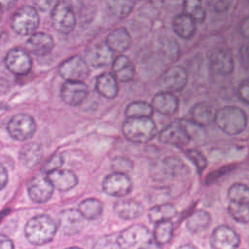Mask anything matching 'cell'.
Returning <instances> with one entry per match:
<instances>
[{"label": "cell", "instance_id": "obj_4", "mask_svg": "<svg viewBox=\"0 0 249 249\" xmlns=\"http://www.w3.org/2000/svg\"><path fill=\"white\" fill-rule=\"evenodd\" d=\"M119 248H143L152 242V233L146 226L131 225L117 234Z\"/></svg>", "mask_w": 249, "mask_h": 249}, {"label": "cell", "instance_id": "obj_47", "mask_svg": "<svg viewBox=\"0 0 249 249\" xmlns=\"http://www.w3.org/2000/svg\"><path fill=\"white\" fill-rule=\"evenodd\" d=\"M8 183V172L5 166L0 162V190H2Z\"/></svg>", "mask_w": 249, "mask_h": 249}, {"label": "cell", "instance_id": "obj_6", "mask_svg": "<svg viewBox=\"0 0 249 249\" xmlns=\"http://www.w3.org/2000/svg\"><path fill=\"white\" fill-rule=\"evenodd\" d=\"M39 15L32 6H22L14 15L12 28L19 35H31L39 26Z\"/></svg>", "mask_w": 249, "mask_h": 249}, {"label": "cell", "instance_id": "obj_49", "mask_svg": "<svg viewBox=\"0 0 249 249\" xmlns=\"http://www.w3.org/2000/svg\"><path fill=\"white\" fill-rule=\"evenodd\" d=\"M245 48H243L240 52V58L242 62H249V46H244Z\"/></svg>", "mask_w": 249, "mask_h": 249}, {"label": "cell", "instance_id": "obj_28", "mask_svg": "<svg viewBox=\"0 0 249 249\" xmlns=\"http://www.w3.org/2000/svg\"><path fill=\"white\" fill-rule=\"evenodd\" d=\"M196 22L185 13L177 15L172 20V29L180 38L189 40L193 38L196 29Z\"/></svg>", "mask_w": 249, "mask_h": 249}, {"label": "cell", "instance_id": "obj_16", "mask_svg": "<svg viewBox=\"0 0 249 249\" xmlns=\"http://www.w3.org/2000/svg\"><path fill=\"white\" fill-rule=\"evenodd\" d=\"M88 86L82 81H66L60 89L62 100L71 106L80 105L88 96Z\"/></svg>", "mask_w": 249, "mask_h": 249}, {"label": "cell", "instance_id": "obj_9", "mask_svg": "<svg viewBox=\"0 0 249 249\" xmlns=\"http://www.w3.org/2000/svg\"><path fill=\"white\" fill-rule=\"evenodd\" d=\"M53 27L59 33L68 34L76 25V16L72 7L66 2H56L51 14Z\"/></svg>", "mask_w": 249, "mask_h": 249}, {"label": "cell", "instance_id": "obj_23", "mask_svg": "<svg viewBox=\"0 0 249 249\" xmlns=\"http://www.w3.org/2000/svg\"><path fill=\"white\" fill-rule=\"evenodd\" d=\"M105 44L113 53H123L131 47L132 38L124 27H118L107 35Z\"/></svg>", "mask_w": 249, "mask_h": 249}, {"label": "cell", "instance_id": "obj_21", "mask_svg": "<svg viewBox=\"0 0 249 249\" xmlns=\"http://www.w3.org/2000/svg\"><path fill=\"white\" fill-rule=\"evenodd\" d=\"M54 47L53 37L45 32L32 33L25 43L26 50L35 55H46L50 53Z\"/></svg>", "mask_w": 249, "mask_h": 249}, {"label": "cell", "instance_id": "obj_31", "mask_svg": "<svg viewBox=\"0 0 249 249\" xmlns=\"http://www.w3.org/2000/svg\"><path fill=\"white\" fill-rule=\"evenodd\" d=\"M42 158V149L38 143L30 142L24 145L20 151L19 159L22 164L28 168H32L40 161Z\"/></svg>", "mask_w": 249, "mask_h": 249}, {"label": "cell", "instance_id": "obj_44", "mask_svg": "<svg viewBox=\"0 0 249 249\" xmlns=\"http://www.w3.org/2000/svg\"><path fill=\"white\" fill-rule=\"evenodd\" d=\"M238 30L239 33L242 35V37L249 39V16L244 18L238 26Z\"/></svg>", "mask_w": 249, "mask_h": 249}, {"label": "cell", "instance_id": "obj_20", "mask_svg": "<svg viewBox=\"0 0 249 249\" xmlns=\"http://www.w3.org/2000/svg\"><path fill=\"white\" fill-rule=\"evenodd\" d=\"M84 58L89 65L93 67H104L112 63L113 52L104 43L90 46L85 52Z\"/></svg>", "mask_w": 249, "mask_h": 249}, {"label": "cell", "instance_id": "obj_10", "mask_svg": "<svg viewBox=\"0 0 249 249\" xmlns=\"http://www.w3.org/2000/svg\"><path fill=\"white\" fill-rule=\"evenodd\" d=\"M133 184L128 174L113 171L108 174L102 182L103 192L115 197H124L129 195L132 191Z\"/></svg>", "mask_w": 249, "mask_h": 249}, {"label": "cell", "instance_id": "obj_3", "mask_svg": "<svg viewBox=\"0 0 249 249\" xmlns=\"http://www.w3.org/2000/svg\"><path fill=\"white\" fill-rule=\"evenodd\" d=\"M54 221L46 214H40L29 219L24 227V234L33 245H44L53 240L56 232Z\"/></svg>", "mask_w": 249, "mask_h": 249}, {"label": "cell", "instance_id": "obj_39", "mask_svg": "<svg viewBox=\"0 0 249 249\" xmlns=\"http://www.w3.org/2000/svg\"><path fill=\"white\" fill-rule=\"evenodd\" d=\"M185 156L193 162L197 172L201 173L207 167V159L200 151L196 149H188L185 151Z\"/></svg>", "mask_w": 249, "mask_h": 249}, {"label": "cell", "instance_id": "obj_43", "mask_svg": "<svg viewBox=\"0 0 249 249\" xmlns=\"http://www.w3.org/2000/svg\"><path fill=\"white\" fill-rule=\"evenodd\" d=\"M62 163H63L62 158H61L60 156H58V155H54V156H53V157L48 160V162L46 163L45 168H44V169H45V172L51 171V170L55 169V168H59V167H61Z\"/></svg>", "mask_w": 249, "mask_h": 249}, {"label": "cell", "instance_id": "obj_36", "mask_svg": "<svg viewBox=\"0 0 249 249\" xmlns=\"http://www.w3.org/2000/svg\"><path fill=\"white\" fill-rule=\"evenodd\" d=\"M228 197L230 201L249 203V186L244 183L236 182L228 189Z\"/></svg>", "mask_w": 249, "mask_h": 249}, {"label": "cell", "instance_id": "obj_33", "mask_svg": "<svg viewBox=\"0 0 249 249\" xmlns=\"http://www.w3.org/2000/svg\"><path fill=\"white\" fill-rule=\"evenodd\" d=\"M81 214L88 220L97 219L103 212L102 202L94 197H89L83 200L78 207Z\"/></svg>", "mask_w": 249, "mask_h": 249}, {"label": "cell", "instance_id": "obj_42", "mask_svg": "<svg viewBox=\"0 0 249 249\" xmlns=\"http://www.w3.org/2000/svg\"><path fill=\"white\" fill-rule=\"evenodd\" d=\"M237 96L241 101L249 104V78L241 81L237 88Z\"/></svg>", "mask_w": 249, "mask_h": 249}, {"label": "cell", "instance_id": "obj_1", "mask_svg": "<svg viewBox=\"0 0 249 249\" xmlns=\"http://www.w3.org/2000/svg\"><path fill=\"white\" fill-rule=\"evenodd\" d=\"M122 132L128 141L144 144L156 136L158 128L152 117H126L122 125Z\"/></svg>", "mask_w": 249, "mask_h": 249}, {"label": "cell", "instance_id": "obj_15", "mask_svg": "<svg viewBox=\"0 0 249 249\" xmlns=\"http://www.w3.org/2000/svg\"><path fill=\"white\" fill-rule=\"evenodd\" d=\"M188 82L187 70L180 65L169 67L161 76L160 86L164 90L178 92L184 89Z\"/></svg>", "mask_w": 249, "mask_h": 249}, {"label": "cell", "instance_id": "obj_5", "mask_svg": "<svg viewBox=\"0 0 249 249\" xmlns=\"http://www.w3.org/2000/svg\"><path fill=\"white\" fill-rule=\"evenodd\" d=\"M159 140L163 144L177 148L186 147L191 141V133L189 132L187 122L175 120L169 123L159 132Z\"/></svg>", "mask_w": 249, "mask_h": 249}, {"label": "cell", "instance_id": "obj_48", "mask_svg": "<svg viewBox=\"0 0 249 249\" xmlns=\"http://www.w3.org/2000/svg\"><path fill=\"white\" fill-rule=\"evenodd\" d=\"M18 0H0V6L2 9L9 10L15 6Z\"/></svg>", "mask_w": 249, "mask_h": 249}, {"label": "cell", "instance_id": "obj_24", "mask_svg": "<svg viewBox=\"0 0 249 249\" xmlns=\"http://www.w3.org/2000/svg\"><path fill=\"white\" fill-rule=\"evenodd\" d=\"M112 74L118 82L127 83L135 76V66L128 56L120 53L112 61Z\"/></svg>", "mask_w": 249, "mask_h": 249}, {"label": "cell", "instance_id": "obj_38", "mask_svg": "<svg viewBox=\"0 0 249 249\" xmlns=\"http://www.w3.org/2000/svg\"><path fill=\"white\" fill-rule=\"evenodd\" d=\"M134 7V0H111L109 9L111 14L118 18H124L127 17Z\"/></svg>", "mask_w": 249, "mask_h": 249}, {"label": "cell", "instance_id": "obj_30", "mask_svg": "<svg viewBox=\"0 0 249 249\" xmlns=\"http://www.w3.org/2000/svg\"><path fill=\"white\" fill-rule=\"evenodd\" d=\"M173 231H174V226L171 220L156 223V226L152 233L153 241L157 245H165L169 243L170 240L172 239Z\"/></svg>", "mask_w": 249, "mask_h": 249}, {"label": "cell", "instance_id": "obj_18", "mask_svg": "<svg viewBox=\"0 0 249 249\" xmlns=\"http://www.w3.org/2000/svg\"><path fill=\"white\" fill-rule=\"evenodd\" d=\"M209 67L215 75H230L234 67L232 53L229 50L225 49H218L214 51L209 58Z\"/></svg>", "mask_w": 249, "mask_h": 249}, {"label": "cell", "instance_id": "obj_41", "mask_svg": "<svg viewBox=\"0 0 249 249\" xmlns=\"http://www.w3.org/2000/svg\"><path fill=\"white\" fill-rule=\"evenodd\" d=\"M95 247L98 248H119L118 240H117V234H110L103 236L100 238L97 243L95 244Z\"/></svg>", "mask_w": 249, "mask_h": 249}, {"label": "cell", "instance_id": "obj_13", "mask_svg": "<svg viewBox=\"0 0 249 249\" xmlns=\"http://www.w3.org/2000/svg\"><path fill=\"white\" fill-rule=\"evenodd\" d=\"M240 245L239 234L231 227H216L210 236V246L214 249H235Z\"/></svg>", "mask_w": 249, "mask_h": 249}, {"label": "cell", "instance_id": "obj_32", "mask_svg": "<svg viewBox=\"0 0 249 249\" xmlns=\"http://www.w3.org/2000/svg\"><path fill=\"white\" fill-rule=\"evenodd\" d=\"M176 213L177 209L175 205L169 202H164L151 207L148 211V217L152 223L156 224L161 221L171 220L176 215Z\"/></svg>", "mask_w": 249, "mask_h": 249}, {"label": "cell", "instance_id": "obj_50", "mask_svg": "<svg viewBox=\"0 0 249 249\" xmlns=\"http://www.w3.org/2000/svg\"><path fill=\"white\" fill-rule=\"evenodd\" d=\"M1 17H2V8L0 6V19H1Z\"/></svg>", "mask_w": 249, "mask_h": 249}, {"label": "cell", "instance_id": "obj_26", "mask_svg": "<svg viewBox=\"0 0 249 249\" xmlns=\"http://www.w3.org/2000/svg\"><path fill=\"white\" fill-rule=\"evenodd\" d=\"M114 210L123 220H134L142 216L144 206L134 199H120L115 202Z\"/></svg>", "mask_w": 249, "mask_h": 249}, {"label": "cell", "instance_id": "obj_11", "mask_svg": "<svg viewBox=\"0 0 249 249\" xmlns=\"http://www.w3.org/2000/svg\"><path fill=\"white\" fill-rule=\"evenodd\" d=\"M58 73L66 81L84 82L89 75V67L84 57L73 55L60 64Z\"/></svg>", "mask_w": 249, "mask_h": 249}, {"label": "cell", "instance_id": "obj_45", "mask_svg": "<svg viewBox=\"0 0 249 249\" xmlns=\"http://www.w3.org/2000/svg\"><path fill=\"white\" fill-rule=\"evenodd\" d=\"M55 0H35V4L37 8L41 11H46L52 6L53 7L55 4Z\"/></svg>", "mask_w": 249, "mask_h": 249}, {"label": "cell", "instance_id": "obj_12", "mask_svg": "<svg viewBox=\"0 0 249 249\" xmlns=\"http://www.w3.org/2000/svg\"><path fill=\"white\" fill-rule=\"evenodd\" d=\"M5 65L15 75L23 76L28 74L32 67L29 52L18 47L11 49L5 56Z\"/></svg>", "mask_w": 249, "mask_h": 249}, {"label": "cell", "instance_id": "obj_40", "mask_svg": "<svg viewBox=\"0 0 249 249\" xmlns=\"http://www.w3.org/2000/svg\"><path fill=\"white\" fill-rule=\"evenodd\" d=\"M111 167L113 171L128 174L133 169V162L126 157L118 156L113 159Z\"/></svg>", "mask_w": 249, "mask_h": 249}, {"label": "cell", "instance_id": "obj_19", "mask_svg": "<svg viewBox=\"0 0 249 249\" xmlns=\"http://www.w3.org/2000/svg\"><path fill=\"white\" fill-rule=\"evenodd\" d=\"M151 105L154 112H157L163 116L174 115L179 107V98L174 92L163 90L157 92L151 101Z\"/></svg>", "mask_w": 249, "mask_h": 249}, {"label": "cell", "instance_id": "obj_27", "mask_svg": "<svg viewBox=\"0 0 249 249\" xmlns=\"http://www.w3.org/2000/svg\"><path fill=\"white\" fill-rule=\"evenodd\" d=\"M112 72H104L97 76L95 81V89L103 97L114 99L119 93V84Z\"/></svg>", "mask_w": 249, "mask_h": 249}, {"label": "cell", "instance_id": "obj_22", "mask_svg": "<svg viewBox=\"0 0 249 249\" xmlns=\"http://www.w3.org/2000/svg\"><path fill=\"white\" fill-rule=\"evenodd\" d=\"M46 175L53 187L62 192L69 191L78 184V177L69 169L59 167L46 172Z\"/></svg>", "mask_w": 249, "mask_h": 249}, {"label": "cell", "instance_id": "obj_17", "mask_svg": "<svg viewBox=\"0 0 249 249\" xmlns=\"http://www.w3.org/2000/svg\"><path fill=\"white\" fill-rule=\"evenodd\" d=\"M86 218L76 209H66L58 216L59 230L66 235H74L80 232L85 226Z\"/></svg>", "mask_w": 249, "mask_h": 249}, {"label": "cell", "instance_id": "obj_14", "mask_svg": "<svg viewBox=\"0 0 249 249\" xmlns=\"http://www.w3.org/2000/svg\"><path fill=\"white\" fill-rule=\"evenodd\" d=\"M53 185L48 179L46 174H38L34 176L28 183L27 191L30 199L36 203H44L48 201L53 193Z\"/></svg>", "mask_w": 249, "mask_h": 249}, {"label": "cell", "instance_id": "obj_2", "mask_svg": "<svg viewBox=\"0 0 249 249\" xmlns=\"http://www.w3.org/2000/svg\"><path fill=\"white\" fill-rule=\"evenodd\" d=\"M213 123L226 134L237 135L247 126V116L241 108L228 105L215 112Z\"/></svg>", "mask_w": 249, "mask_h": 249}, {"label": "cell", "instance_id": "obj_37", "mask_svg": "<svg viewBox=\"0 0 249 249\" xmlns=\"http://www.w3.org/2000/svg\"><path fill=\"white\" fill-rule=\"evenodd\" d=\"M228 212L234 221L240 224L249 223V203L230 201Z\"/></svg>", "mask_w": 249, "mask_h": 249}, {"label": "cell", "instance_id": "obj_29", "mask_svg": "<svg viewBox=\"0 0 249 249\" xmlns=\"http://www.w3.org/2000/svg\"><path fill=\"white\" fill-rule=\"evenodd\" d=\"M211 216L209 212L203 209H197L191 213L186 221V227L192 233H199L210 226Z\"/></svg>", "mask_w": 249, "mask_h": 249}, {"label": "cell", "instance_id": "obj_8", "mask_svg": "<svg viewBox=\"0 0 249 249\" xmlns=\"http://www.w3.org/2000/svg\"><path fill=\"white\" fill-rule=\"evenodd\" d=\"M36 128L37 125L33 117L23 113L13 116L7 124L10 136L18 141L30 139L34 135Z\"/></svg>", "mask_w": 249, "mask_h": 249}, {"label": "cell", "instance_id": "obj_34", "mask_svg": "<svg viewBox=\"0 0 249 249\" xmlns=\"http://www.w3.org/2000/svg\"><path fill=\"white\" fill-rule=\"evenodd\" d=\"M125 117H134V118H141V117H152L154 114V109L151 103L143 101V100H135L130 102L125 110H124Z\"/></svg>", "mask_w": 249, "mask_h": 249}, {"label": "cell", "instance_id": "obj_7", "mask_svg": "<svg viewBox=\"0 0 249 249\" xmlns=\"http://www.w3.org/2000/svg\"><path fill=\"white\" fill-rule=\"evenodd\" d=\"M184 168L183 162L174 157H167L151 163L150 174L159 182H165L176 178Z\"/></svg>", "mask_w": 249, "mask_h": 249}, {"label": "cell", "instance_id": "obj_35", "mask_svg": "<svg viewBox=\"0 0 249 249\" xmlns=\"http://www.w3.org/2000/svg\"><path fill=\"white\" fill-rule=\"evenodd\" d=\"M183 11L196 22H203L206 18L201 0H183Z\"/></svg>", "mask_w": 249, "mask_h": 249}, {"label": "cell", "instance_id": "obj_46", "mask_svg": "<svg viewBox=\"0 0 249 249\" xmlns=\"http://www.w3.org/2000/svg\"><path fill=\"white\" fill-rule=\"evenodd\" d=\"M13 241L6 235L0 233V249H13Z\"/></svg>", "mask_w": 249, "mask_h": 249}, {"label": "cell", "instance_id": "obj_25", "mask_svg": "<svg viewBox=\"0 0 249 249\" xmlns=\"http://www.w3.org/2000/svg\"><path fill=\"white\" fill-rule=\"evenodd\" d=\"M215 111L207 102L195 104L190 111V123L197 126H207L214 122Z\"/></svg>", "mask_w": 249, "mask_h": 249}]
</instances>
